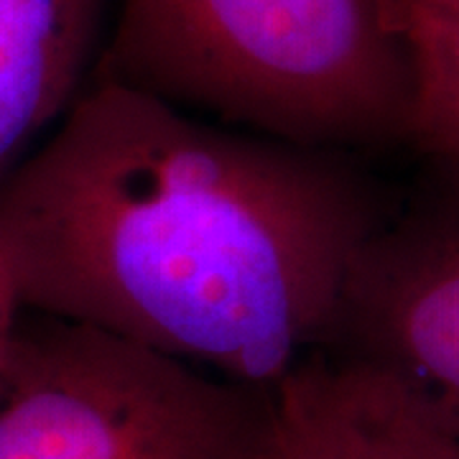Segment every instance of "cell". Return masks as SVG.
Returning a JSON list of instances; mask_svg holds the SVG:
<instances>
[{
	"instance_id": "6da1fadb",
	"label": "cell",
	"mask_w": 459,
	"mask_h": 459,
	"mask_svg": "<svg viewBox=\"0 0 459 459\" xmlns=\"http://www.w3.org/2000/svg\"><path fill=\"white\" fill-rule=\"evenodd\" d=\"M388 202L355 156L212 123L92 72L0 181L26 309L250 388L325 350Z\"/></svg>"
},
{
	"instance_id": "7a4b0ae2",
	"label": "cell",
	"mask_w": 459,
	"mask_h": 459,
	"mask_svg": "<svg viewBox=\"0 0 459 459\" xmlns=\"http://www.w3.org/2000/svg\"><path fill=\"white\" fill-rule=\"evenodd\" d=\"M95 72L296 146L355 156L413 135L394 0H120Z\"/></svg>"
},
{
	"instance_id": "3957f363",
	"label": "cell",
	"mask_w": 459,
	"mask_h": 459,
	"mask_svg": "<svg viewBox=\"0 0 459 459\" xmlns=\"http://www.w3.org/2000/svg\"><path fill=\"white\" fill-rule=\"evenodd\" d=\"M265 409L268 388L23 307L0 373V459H250Z\"/></svg>"
},
{
	"instance_id": "277c9868",
	"label": "cell",
	"mask_w": 459,
	"mask_h": 459,
	"mask_svg": "<svg viewBox=\"0 0 459 459\" xmlns=\"http://www.w3.org/2000/svg\"><path fill=\"white\" fill-rule=\"evenodd\" d=\"M325 350L394 380L459 434V164L427 159L347 271Z\"/></svg>"
},
{
	"instance_id": "5b68a950",
	"label": "cell",
	"mask_w": 459,
	"mask_h": 459,
	"mask_svg": "<svg viewBox=\"0 0 459 459\" xmlns=\"http://www.w3.org/2000/svg\"><path fill=\"white\" fill-rule=\"evenodd\" d=\"M250 459H459V434L373 368L316 350L268 388Z\"/></svg>"
},
{
	"instance_id": "8992f818",
	"label": "cell",
	"mask_w": 459,
	"mask_h": 459,
	"mask_svg": "<svg viewBox=\"0 0 459 459\" xmlns=\"http://www.w3.org/2000/svg\"><path fill=\"white\" fill-rule=\"evenodd\" d=\"M108 0H0V181L90 82Z\"/></svg>"
},
{
	"instance_id": "52a82bcc",
	"label": "cell",
	"mask_w": 459,
	"mask_h": 459,
	"mask_svg": "<svg viewBox=\"0 0 459 459\" xmlns=\"http://www.w3.org/2000/svg\"><path fill=\"white\" fill-rule=\"evenodd\" d=\"M413 65L411 146L459 164V3H398Z\"/></svg>"
},
{
	"instance_id": "ba28073f",
	"label": "cell",
	"mask_w": 459,
	"mask_h": 459,
	"mask_svg": "<svg viewBox=\"0 0 459 459\" xmlns=\"http://www.w3.org/2000/svg\"><path fill=\"white\" fill-rule=\"evenodd\" d=\"M21 312H23V301L18 294L16 276H13V268H11V263L0 247V373H3L11 342H13Z\"/></svg>"
},
{
	"instance_id": "9c48e42d",
	"label": "cell",
	"mask_w": 459,
	"mask_h": 459,
	"mask_svg": "<svg viewBox=\"0 0 459 459\" xmlns=\"http://www.w3.org/2000/svg\"><path fill=\"white\" fill-rule=\"evenodd\" d=\"M395 5L398 3H459V0H394Z\"/></svg>"
}]
</instances>
